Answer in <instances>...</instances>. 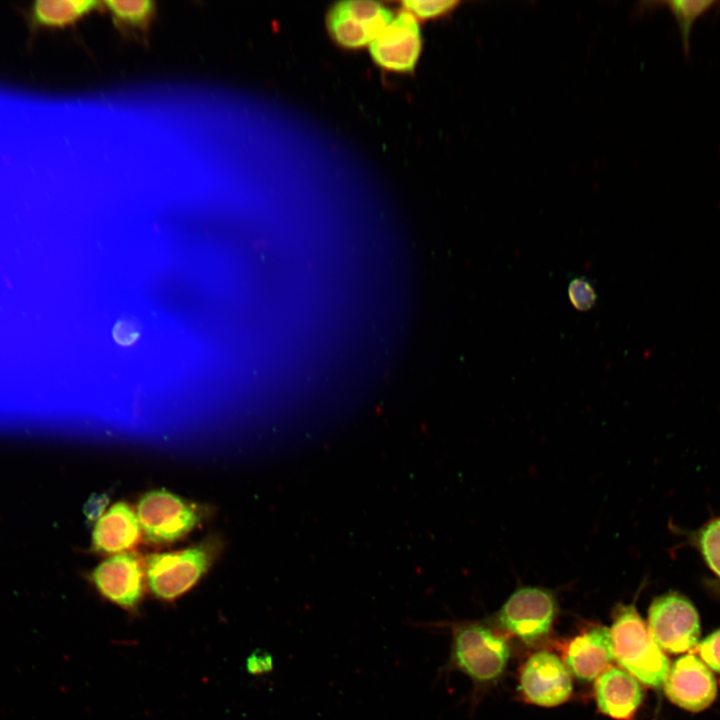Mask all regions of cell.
Here are the masks:
<instances>
[{
  "mask_svg": "<svg viewBox=\"0 0 720 720\" xmlns=\"http://www.w3.org/2000/svg\"><path fill=\"white\" fill-rule=\"evenodd\" d=\"M421 49L422 37L417 18L404 9L369 44L373 61L394 72H412Z\"/></svg>",
  "mask_w": 720,
  "mask_h": 720,
  "instance_id": "cell-8",
  "label": "cell"
},
{
  "mask_svg": "<svg viewBox=\"0 0 720 720\" xmlns=\"http://www.w3.org/2000/svg\"><path fill=\"white\" fill-rule=\"evenodd\" d=\"M104 4L113 16L130 24L145 22L153 11V3L149 0H109Z\"/></svg>",
  "mask_w": 720,
  "mask_h": 720,
  "instance_id": "cell-17",
  "label": "cell"
},
{
  "mask_svg": "<svg viewBox=\"0 0 720 720\" xmlns=\"http://www.w3.org/2000/svg\"><path fill=\"white\" fill-rule=\"evenodd\" d=\"M613 659L610 629L595 626L569 643L564 660L568 671L576 678L592 681L607 669Z\"/></svg>",
  "mask_w": 720,
  "mask_h": 720,
  "instance_id": "cell-12",
  "label": "cell"
},
{
  "mask_svg": "<svg viewBox=\"0 0 720 720\" xmlns=\"http://www.w3.org/2000/svg\"><path fill=\"white\" fill-rule=\"evenodd\" d=\"M717 4H719L718 1L711 0H674L665 3L677 21L681 35L682 49L686 56L690 54V37L695 22Z\"/></svg>",
  "mask_w": 720,
  "mask_h": 720,
  "instance_id": "cell-16",
  "label": "cell"
},
{
  "mask_svg": "<svg viewBox=\"0 0 720 720\" xmlns=\"http://www.w3.org/2000/svg\"><path fill=\"white\" fill-rule=\"evenodd\" d=\"M698 652L701 660L709 668L720 673V629L708 635L698 644Z\"/></svg>",
  "mask_w": 720,
  "mask_h": 720,
  "instance_id": "cell-21",
  "label": "cell"
},
{
  "mask_svg": "<svg viewBox=\"0 0 720 720\" xmlns=\"http://www.w3.org/2000/svg\"><path fill=\"white\" fill-rule=\"evenodd\" d=\"M648 630L654 642L670 653L693 649L700 638V621L693 604L678 593L657 597L649 608Z\"/></svg>",
  "mask_w": 720,
  "mask_h": 720,
  "instance_id": "cell-4",
  "label": "cell"
},
{
  "mask_svg": "<svg viewBox=\"0 0 720 720\" xmlns=\"http://www.w3.org/2000/svg\"><path fill=\"white\" fill-rule=\"evenodd\" d=\"M394 17L377 1L348 0L335 3L328 11L330 36L345 48L369 45Z\"/></svg>",
  "mask_w": 720,
  "mask_h": 720,
  "instance_id": "cell-7",
  "label": "cell"
},
{
  "mask_svg": "<svg viewBox=\"0 0 720 720\" xmlns=\"http://www.w3.org/2000/svg\"><path fill=\"white\" fill-rule=\"evenodd\" d=\"M273 666V656L264 649H255L246 659V669L253 675L269 673Z\"/></svg>",
  "mask_w": 720,
  "mask_h": 720,
  "instance_id": "cell-22",
  "label": "cell"
},
{
  "mask_svg": "<svg viewBox=\"0 0 720 720\" xmlns=\"http://www.w3.org/2000/svg\"><path fill=\"white\" fill-rule=\"evenodd\" d=\"M699 546L708 566L720 577V519L710 522L702 530Z\"/></svg>",
  "mask_w": 720,
  "mask_h": 720,
  "instance_id": "cell-18",
  "label": "cell"
},
{
  "mask_svg": "<svg viewBox=\"0 0 720 720\" xmlns=\"http://www.w3.org/2000/svg\"><path fill=\"white\" fill-rule=\"evenodd\" d=\"M213 560L208 546L150 555L146 560V580L153 594L174 600L189 591L206 573Z\"/></svg>",
  "mask_w": 720,
  "mask_h": 720,
  "instance_id": "cell-3",
  "label": "cell"
},
{
  "mask_svg": "<svg viewBox=\"0 0 720 720\" xmlns=\"http://www.w3.org/2000/svg\"><path fill=\"white\" fill-rule=\"evenodd\" d=\"M96 5L91 0H39L32 4L30 17L35 25L60 27L76 21Z\"/></svg>",
  "mask_w": 720,
  "mask_h": 720,
  "instance_id": "cell-15",
  "label": "cell"
},
{
  "mask_svg": "<svg viewBox=\"0 0 720 720\" xmlns=\"http://www.w3.org/2000/svg\"><path fill=\"white\" fill-rule=\"evenodd\" d=\"M568 297L572 306L580 312L591 310L598 299L592 282L584 276L576 277L569 283Z\"/></svg>",
  "mask_w": 720,
  "mask_h": 720,
  "instance_id": "cell-19",
  "label": "cell"
},
{
  "mask_svg": "<svg viewBox=\"0 0 720 720\" xmlns=\"http://www.w3.org/2000/svg\"><path fill=\"white\" fill-rule=\"evenodd\" d=\"M595 697L600 711L614 719L628 720L643 699L638 680L628 672L610 667L597 677Z\"/></svg>",
  "mask_w": 720,
  "mask_h": 720,
  "instance_id": "cell-13",
  "label": "cell"
},
{
  "mask_svg": "<svg viewBox=\"0 0 720 720\" xmlns=\"http://www.w3.org/2000/svg\"><path fill=\"white\" fill-rule=\"evenodd\" d=\"M452 645L449 666L476 682L498 678L510 650L507 642L478 623H451Z\"/></svg>",
  "mask_w": 720,
  "mask_h": 720,
  "instance_id": "cell-2",
  "label": "cell"
},
{
  "mask_svg": "<svg viewBox=\"0 0 720 720\" xmlns=\"http://www.w3.org/2000/svg\"><path fill=\"white\" fill-rule=\"evenodd\" d=\"M520 684L523 695L545 707L564 703L572 693V681L565 664L553 653L538 651L524 664Z\"/></svg>",
  "mask_w": 720,
  "mask_h": 720,
  "instance_id": "cell-9",
  "label": "cell"
},
{
  "mask_svg": "<svg viewBox=\"0 0 720 720\" xmlns=\"http://www.w3.org/2000/svg\"><path fill=\"white\" fill-rule=\"evenodd\" d=\"M138 328L132 321H120L114 328L113 335L121 345H130L138 337Z\"/></svg>",
  "mask_w": 720,
  "mask_h": 720,
  "instance_id": "cell-23",
  "label": "cell"
},
{
  "mask_svg": "<svg viewBox=\"0 0 720 720\" xmlns=\"http://www.w3.org/2000/svg\"><path fill=\"white\" fill-rule=\"evenodd\" d=\"M458 4L457 1H403V9L416 18L428 19L450 12Z\"/></svg>",
  "mask_w": 720,
  "mask_h": 720,
  "instance_id": "cell-20",
  "label": "cell"
},
{
  "mask_svg": "<svg viewBox=\"0 0 720 720\" xmlns=\"http://www.w3.org/2000/svg\"><path fill=\"white\" fill-rule=\"evenodd\" d=\"M610 633L614 658L629 674L647 686L664 685L670 661L654 642L634 605L616 607Z\"/></svg>",
  "mask_w": 720,
  "mask_h": 720,
  "instance_id": "cell-1",
  "label": "cell"
},
{
  "mask_svg": "<svg viewBox=\"0 0 720 720\" xmlns=\"http://www.w3.org/2000/svg\"><path fill=\"white\" fill-rule=\"evenodd\" d=\"M141 530L155 543L176 541L200 522V511L180 497L165 490L146 493L136 512Z\"/></svg>",
  "mask_w": 720,
  "mask_h": 720,
  "instance_id": "cell-6",
  "label": "cell"
},
{
  "mask_svg": "<svg viewBox=\"0 0 720 720\" xmlns=\"http://www.w3.org/2000/svg\"><path fill=\"white\" fill-rule=\"evenodd\" d=\"M140 534L137 515L127 504L118 502L97 520L92 541L99 551L121 553L135 546Z\"/></svg>",
  "mask_w": 720,
  "mask_h": 720,
  "instance_id": "cell-14",
  "label": "cell"
},
{
  "mask_svg": "<svg viewBox=\"0 0 720 720\" xmlns=\"http://www.w3.org/2000/svg\"><path fill=\"white\" fill-rule=\"evenodd\" d=\"M99 593L118 606L131 610L144 592V571L133 554L119 553L100 563L92 573Z\"/></svg>",
  "mask_w": 720,
  "mask_h": 720,
  "instance_id": "cell-11",
  "label": "cell"
},
{
  "mask_svg": "<svg viewBox=\"0 0 720 720\" xmlns=\"http://www.w3.org/2000/svg\"><path fill=\"white\" fill-rule=\"evenodd\" d=\"M557 613L554 595L540 587L518 588L497 613L499 625L527 644L546 636Z\"/></svg>",
  "mask_w": 720,
  "mask_h": 720,
  "instance_id": "cell-5",
  "label": "cell"
},
{
  "mask_svg": "<svg viewBox=\"0 0 720 720\" xmlns=\"http://www.w3.org/2000/svg\"><path fill=\"white\" fill-rule=\"evenodd\" d=\"M664 690L671 702L692 712L706 709L714 701L717 684L704 662L693 654L677 658L670 667Z\"/></svg>",
  "mask_w": 720,
  "mask_h": 720,
  "instance_id": "cell-10",
  "label": "cell"
}]
</instances>
